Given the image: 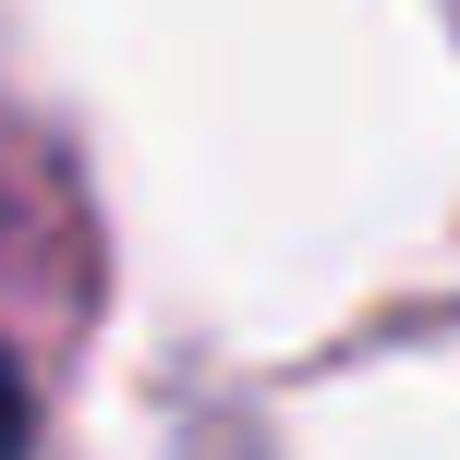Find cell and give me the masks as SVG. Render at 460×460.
<instances>
[{
  "mask_svg": "<svg viewBox=\"0 0 460 460\" xmlns=\"http://www.w3.org/2000/svg\"><path fill=\"white\" fill-rule=\"evenodd\" d=\"M37 448V388L13 376V351H0V460H24Z\"/></svg>",
  "mask_w": 460,
  "mask_h": 460,
  "instance_id": "1",
  "label": "cell"
}]
</instances>
